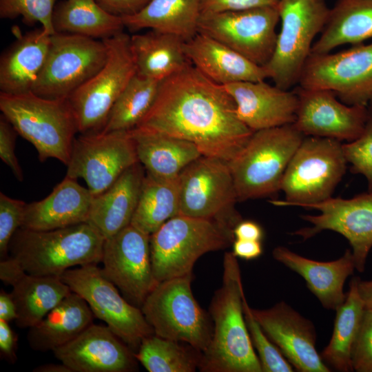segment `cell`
I'll use <instances>...</instances> for the list:
<instances>
[{
	"mask_svg": "<svg viewBox=\"0 0 372 372\" xmlns=\"http://www.w3.org/2000/svg\"><path fill=\"white\" fill-rule=\"evenodd\" d=\"M136 127L188 141L203 156L227 162L254 133L238 118L225 87L190 62L161 81L152 107Z\"/></svg>",
	"mask_w": 372,
	"mask_h": 372,
	"instance_id": "1",
	"label": "cell"
},
{
	"mask_svg": "<svg viewBox=\"0 0 372 372\" xmlns=\"http://www.w3.org/2000/svg\"><path fill=\"white\" fill-rule=\"evenodd\" d=\"M236 258L232 251L224 256L222 285L209 307L214 327L211 341L200 358L201 371L262 372L245 320V293Z\"/></svg>",
	"mask_w": 372,
	"mask_h": 372,
	"instance_id": "2",
	"label": "cell"
},
{
	"mask_svg": "<svg viewBox=\"0 0 372 372\" xmlns=\"http://www.w3.org/2000/svg\"><path fill=\"white\" fill-rule=\"evenodd\" d=\"M104 241L89 223L46 231L20 227L8 253L28 274L61 277L73 267L101 262Z\"/></svg>",
	"mask_w": 372,
	"mask_h": 372,
	"instance_id": "3",
	"label": "cell"
},
{
	"mask_svg": "<svg viewBox=\"0 0 372 372\" xmlns=\"http://www.w3.org/2000/svg\"><path fill=\"white\" fill-rule=\"evenodd\" d=\"M1 114L23 138L33 145L39 158L69 163L75 135L76 116L68 99H50L32 92L0 93Z\"/></svg>",
	"mask_w": 372,
	"mask_h": 372,
	"instance_id": "4",
	"label": "cell"
},
{
	"mask_svg": "<svg viewBox=\"0 0 372 372\" xmlns=\"http://www.w3.org/2000/svg\"><path fill=\"white\" fill-rule=\"evenodd\" d=\"M235 240L234 228L222 222L177 215L150 235V256L158 282L192 273L203 254L223 249Z\"/></svg>",
	"mask_w": 372,
	"mask_h": 372,
	"instance_id": "5",
	"label": "cell"
},
{
	"mask_svg": "<svg viewBox=\"0 0 372 372\" xmlns=\"http://www.w3.org/2000/svg\"><path fill=\"white\" fill-rule=\"evenodd\" d=\"M304 137L293 123L254 132L241 152L227 162L238 200L280 191L284 173Z\"/></svg>",
	"mask_w": 372,
	"mask_h": 372,
	"instance_id": "6",
	"label": "cell"
},
{
	"mask_svg": "<svg viewBox=\"0 0 372 372\" xmlns=\"http://www.w3.org/2000/svg\"><path fill=\"white\" fill-rule=\"evenodd\" d=\"M341 141L305 136L292 156L282 179L285 199L273 200L276 206L315 204L331 197L347 169Z\"/></svg>",
	"mask_w": 372,
	"mask_h": 372,
	"instance_id": "7",
	"label": "cell"
},
{
	"mask_svg": "<svg viewBox=\"0 0 372 372\" xmlns=\"http://www.w3.org/2000/svg\"><path fill=\"white\" fill-rule=\"evenodd\" d=\"M281 28L273 53L263 67L275 85L289 90L299 81L311 54L313 39L329 14L324 0H280Z\"/></svg>",
	"mask_w": 372,
	"mask_h": 372,
	"instance_id": "8",
	"label": "cell"
},
{
	"mask_svg": "<svg viewBox=\"0 0 372 372\" xmlns=\"http://www.w3.org/2000/svg\"><path fill=\"white\" fill-rule=\"evenodd\" d=\"M192 273L158 283L141 309L156 335L188 344L199 352L209 345V318L193 295Z\"/></svg>",
	"mask_w": 372,
	"mask_h": 372,
	"instance_id": "9",
	"label": "cell"
},
{
	"mask_svg": "<svg viewBox=\"0 0 372 372\" xmlns=\"http://www.w3.org/2000/svg\"><path fill=\"white\" fill-rule=\"evenodd\" d=\"M103 41L105 64L68 99L80 134L103 130L114 103L136 74L129 34L122 32Z\"/></svg>",
	"mask_w": 372,
	"mask_h": 372,
	"instance_id": "10",
	"label": "cell"
},
{
	"mask_svg": "<svg viewBox=\"0 0 372 372\" xmlns=\"http://www.w3.org/2000/svg\"><path fill=\"white\" fill-rule=\"evenodd\" d=\"M107 57L103 40L55 32L32 92L46 99H68L103 66Z\"/></svg>",
	"mask_w": 372,
	"mask_h": 372,
	"instance_id": "11",
	"label": "cell"
},
{
	"mask_svg": "<svg viewBox=\"0 0 372 372\" xmlns=\"http://www.w3.org/2000/svg\"><path fill=\"white\" fill-rule=\"evenodd\" d=\"M179 214L216 220L234 229L242 220L235 209L238 200L228 163L201 156L178 176Z\"/></svg>",
	"mask_w": 372,
	"mask_h": 372,
	"instance_id": "12",
	"label": "cell"
},
{
	"mask_svg": "<svg viewBox=\"0 0 372 372\" xmlns=\"http://www.w3.org/2000/svg\"><path fill=\"white\" fill-rule=\"evenodd\" d=\"M61 278L85 300L94 317L103 321L134 353L144 338L154 333L141 308L123 297L97 265L71 268Z\"/></svg>",
	"mask_w": 372,
	"mask_h": 372,
	"instance_id": "13",
	"label": "cell"
},
{
	"mask_svg": "<svg viewBox=\"0 0 372 372\" xmlns=\"http://www.w3.org/2000/svg\"><path fill=\"white\" fill-rule=\"evenodd\" d=\"M298 84L330 90L349 105H367L372 97V43L335 53L311 54Z\"/></svg>",
	"mask_w": 372,
	"mask_h": 372,
	"instance_id": "14",
	"label": "cell"
},
{
	"mask_svg": "<svg viewBox=\"0 0 372 372\" xmlns=\"http://www.w3.org/2000/svg\"><path fill=\"white\" fill-rule=\"evenodd\" d=\"M138 162L130 130L80 134L73 142L66 176L83 178L96 196Z\"/></svg>",
	"mask_w": 372,
	"mask_h": 372,
	"instance_id": "15",
	"label": "cell"
},
{
	"mask_svg": "<svg viewBox=\"0 0 372 372\" xmlns=\"http://www.w3.org/2000/svg\"><path fill=\"white\" fill-rule=\"evenodd\" d=\"M279 19L278 6L203 14L198 32L215 39L255 64L264 66L275 49Z\"/></svg>",
	"mask_w": 372,
	"mask_h": 372,
	"instance_id": "16",
	"label": "cell"
},
{
	"mask_svg": "<svg viewBox=\"0 0 372 372\" xmlns=\"http://www.w3.org/2000/svg\"><path fill=\"white\" fill-rule=\"evenodd\" d=\"M101 271L131 304L141 308L158 285L150 256V236L132 225L105 239Z\"/></svg>",
	"mask_w": 372,
	"mask_h": 372,
	"instance_id": "17",
	"label": "cell"
},
{
	"mask_svg": "<svg viewBox=\"0 0 372 372\" xmlns=\"http://www.w3.org/2000/svg\"><path fill=\"white\" fill-rule=\"evenodd\" d=\"M302 207L316 209L320 214L302 216L301 218L311 226L292 234L301 236L304 240L324 230L341 234L351 247L355 269L363 272L372 248V191L349 199L331 197Z\"/></svg>",
	"mask_w": 372,
	"mask_h": 372,
	"instance_id": "18",
	"label": "cell"
},
{
	"mask_svg": "<svg viewBox=\"0 0 372 372\" xmlns=\"http://www.w3.org/2000/svg\"><path fill=\"white\" fill-rule=\"evenodd\" d=\"M298 105L293 125L305 136L353 141L362 133L367 105H349L328 90L298 86Z\"/></svg>",
	"mask_w": 372,
	"mask_h": 372,
	"instance_id": "19",
	"label": "cell"
},
{
	"mask_svg": "<svg viewBox=\"0 0 372 372\" xmlns=\"http://www.w3.org/2000/svg\"><path fill=\"white\" fill-rule=\"evenodd\" d=\"M251 313L286 359L300 372H329L316 349L313 324L289 304L280 302L267 309Z\"/></svg>",
	"mask_w": 372,
	"mask_h": 372,
	"instance_id": "20",
	"label": "cell"
},
{
	"mask_svg": "<svg viewBox=\"0 0 372 372\" xmlns=\"http://www.w3.org/2000/svg\"><path fill=\"white\" fill-rule=\"evenodd\" d=\"M52 353L72 372H129L137 369L134 352L107 325L92 323Z\"/></svg>",
	"mask_w": 372,
	"mask_h": 372,
	"instance_id": "21",
	"label": "cell"
},
{
	"mask_svg": "<svg viewBox=\"0 0 372 372\" xmlns=\"http://www.w3.org/2000/svg\"><path fill=\"white\" fill-rule=\"evenodd\" d=\"M223 86L236 103L238 118L252 131L295 122L298 105L295 90L272 86L265 81H241Z\"/></svg>",
	"mask_w": 372,
	"mask_h": 372,
	"instance_id": "22",
	"label": "cell"
},
{
	"mask_svg": "<svg viewBox=\"0 0 372 372\" xmlns=\"http://www.w3.org/2000/svg\"><path fill=\"white\" fill-rule=\"evenodd\" d=\"M93 194L68 176L39 201L26 203L21 227L46 231L87 223Z\"/></svg>",
	"mask_w": 372,
	"mask_h": 372,
	"instance_id": "23",
	"label": "cell"
},
{
	"mask_svg": "<svg viewBox=\"0 0 372 372\" xmlns=\"http://www.w3.org/2000/svg\"><path fill=\"white\" fill-rule=\"evenodd\" d=\"M272 255L276 260L304 278L308 289L324 308L336 311L345 301L344 285L355 269L351 249H347L342 257L329 262L311 260L282 246L274 248Z\"/></svg>",
	"mask_w": 372,
	"mask_h": 372,
	"instance_id": "24",
	"label": "cell"
},
{
	"mask_svg": "<svg viewBox=\"0 0 372 372\" xmlns=\"http://www.w3.org/2000/svg\"><path fill=\"white\" fill-rule=\"evenodd\" d=\"M185 52L189 62L205 76L222 85L241 81H260L268 78L267 70L221 42L197 33L185 41Z\"/></svg>",
	"mask_w": 372,
	"mask_h": 372,
	"instance_id": "25",
	"label": "cell"
},
{
	"mask_svg": "<svg viewBox=\"0 0 372 372\" xmlns=\"http://www.w3.org/2000/svg\"><path fill=\"white\" fill-rule=\"evenodd\" d=\"M145 175L144 167L138 162L107 189L93 196L87 223L105 239L131 225Z\"/></svg>",
	"mask_w": 372,
	"mask_h": 372,
	"instance_id": "26",
	"label": "cell"
},
{
	"mask_svg": "<svg viewBox=\"0 0 372 372\" xmlns=\"http://www.w3.org/2000/svg\"><path fill=\"white\" fill-rule=\"evenodd\" d=\"M51 34L41 27L19 34L0 59V93L32 92L44 65Z\"/></svg>",
	"mask_w": 372,
	"mask_h": 372,
	"instance_id": "27",
	"label": "cell"
},
{
	"mask_svg": "<svg viewBox=\"0 0 372 372\" xmlns=\"http://www.w3.org/2000/svg\"><path fill=\"white\" fill-rule=\"evenodd\" d=\"M130 132L139 162L147 173L157 177H178L203 156L196 145L186 140L139 127Z\"/></svg>",
	"mask_w": 372,
	"mask_h": 372,
	"instance_id": "28",
	"label": "cell"
},
{
	"mask_svg": "<svg viewBox=\"0 0 372 372\" xmlns=\"http://www.w3.org/2000/svg\"><path fill=\"white\" fill-rule=\"evenodd\" d=\"M94 316L85 300L72 291L38 324L29 328L30 347L45 352L70 342L93 323Z\"/></svg>",
	"mask_w": 372,
	"mask_h": 372,
	"instance_id": "29",
	"label": "cell"
},
{
	"mask_svg": "<svg viewBox=\"0 0 372 372\" xmlns=\"http://www.w3.org/2000/svg\"><path fill=\"white\" fill-rule=\"evenodd\" d=\"M185 41L176 34L154 30L130 36L136 74L161 81L183 69L189 63Z\"/></svg>",
	"mask_w": 372,
	"mask_h": 372,
	"instance_id": "30",
	"label": "cell"
},
{
	"mask_svg": "<svg viewBox=\"0 0 372 372\" xmlns=\"http://www.w3.org/2000/svg\"><path fill=\"white\" fill-rule=\"evenodd\" d=\"M371 38L372 0H338L311 54L329 53L340 45H358Z\"/></svg>",
	"mask_w": 372,
	"mask_h": 372,
	"instance_id": "31",
	"label": "cell"
},
{
	"mask_svg": "<svg viewBox=\"0 0 372 372\" xmlns=\"http://www.w3.org/2000/svg\"><path fill=\"white\" fill-rule=\"evenodd\" d=\"M203 0H151L138 13L123 17L131 32L149 29L176 34L185 41L198 33Z\"/></svg>",
	"mask_w": 372,
	"mask_h": 372,
	"instance_id": "32",
	"label": "cell"
},
{
	"mask_svg": "<svg viewBox=\"0 0 372 372\" xmlns=\"http://www.w3.org/2000/svg\"><path fill=\"white\" fill-rule=\"evenodd\" d=\"M17 307L16 324L30 328L38 324L71 292L59 276H34L23 273L11 285Z\"/></svg>",
	"mask_w": 372,
	"mask_h": 372,
	"instance_id": "33",
	"label": "cell"
},
{
	"mask_svg": "<svg viewBox=\"0 0 372 372\" xmlns=\"http://www.w3.org/2000/svg\"><path fill=\"white\" fill-rule=\"evenodd\" d=\"M52 24L55 32L105 39L125 28L122 18L109 13L96 0H63L56 4Z\"/></svg>",
	"mask_w": 372,
	"mask_h": 372,
	"instance_id": "34",
	"label": "cell"
},
{
	"mask_svg": "<svg viewBox=\"0 0 372 372\" xmlns=\"http://www.w3.org/2000/svg\"><path fill=\"white\" fill-rule=\"evenodd\" d=\"M178 214V176L161 178L145 172L131 225L150 236Z\"/></svg>",
	"mask_w": 372,
	"mask_h": 372,
	"instance_id": "35",
	"label": "cell"
},
{
	"mask_svg": "<svg viewBox=\"0 0 372 372\" xmlns=\"http://www.w3.org/2000/svg\"><path fill=\"white\" fill-rule=\"evenodd\" d=\"M365 308L355 277L350 282L345 301L336 309L331 340L320 354L328 366L341 372L353 371L351 350Z\"/></svg>",
	"mask_w": 372,
	"mask_h": 372,
	"instance_id": "36",
	"label": "cell"
},
{
	"mask_svg": "<svg viewBox=\"0 0 372 372\" xmlns=\"http://www.w3.org/2000/svg\"><path fill=\"white\" fill-rule=\"evenodd\" d=\"M161 82L136 74L116 99L101 132L136 127L152 107Z\"/></svg>",
	"mask_w": 372,
	"mask_h": 372,
	"instance_id": "37",
	"label": "cell"
},
{
	"mask_svg": "<svg viewBox=\"0 0 372 372\" xmlns=\"http://www.w3.org/2000/svg\"><path fill=\"white\" fill-rule=\"evenodd\" d=\"M134 356L149 372H193L200 358L179 342L154 333L142 340Z\"/></svg>",
	"mask_w": 372,
	"mask_h": 372,
	"instance_id": "38",
	"label": "cell"
},
{
	"mask_svg": "<svg viewBox=\"0 0 372 372\" xmlns=\"http://www.w3.org/2000/svg\"><path fill=\"white\" fill-rule=\"evenodd\" d=\"M243 312L254 348L258 353L262 372H292L289 362L272 342L254 317L245 296L242 300Z\"/></svg>",
	"mask_w": 372,
	"mask_h": 372,
	"instance_id": "39",
	"label": "cell"
},
{
	"mask_svg": "<svg viewBox=\"0 0 372 372\" xmlns=\"http://www.w3.org/2000/svg\"><path fill=\"white\" fill-rule=\"evenodd\" d=\"M56 0H0V17L14 19L21 16L24 23H39L50 34L55 33L52 15Z\"/></svg>",
	"mask_w": 372,
	"mask_h": 372,
	"instance_id": "40",
	"label": "cell"
},
{
	"mask_svg": "<svg viewBox=\"0 0 372 372\" xmlns=\"http://www.w3.org/2000/svg\"><path fill=\"white\" fill-rule=\"evenodd\" d=\"M344 155L350 163L351 172L363 175L369 191H372V107H369L365 127L360 136L353 141L342 144Z\"/></svg>",
	"mask_w": 372,
	"mask_h": 372,
	"instance_id": "41",
	"label": "cell"
},
{
	"mask_svg": "<svg viewBox=\"0 0 372 372\" xmlns=\"http://www.w3.org/2000/svg\"><path fill=\"white\" fill-rule=\"evenodd\" d=\"M26 203L0 193V256H9V245L18 229L21 227Z\"/></svg>",
	"mask_w": 372,
	"mask_h": 372,
	"instance_id": "42",
	"label": "cell"
},
{
	"mask_svg": "<svg viewBox=\"0 0 372 372\" xmlns=\"http://www.w3.org/2000/svg\"><path fill=\"white\" fill-rule=\"evenodd\" d=\"M353 369L372 372V309L365 308L351 350Z\"/></svg>",
	"mask_w": 372,
	"mask_h": 372,
	"instance_id": "43",
	"label": "cell"
},
{
	"mask_svg": "<svg viewBox=\"0 0 372 372\" xmlns=\"http://www.w3.org/2000/svg\"><path fill=\"white\" fill-rule=\"evenodd\" d=\"M18 134L12 125L2 114L0 117V158L11 169L18 180L23 179L21 167L15 155V140Z\"/></svg>",
	"mask_w": 372,
	"mask_h": 372,
	"instance_id": "44",
	"label": "cell"
},
{
	"mask_svg": "<svg viewBox=\"0 0 372 372\" xmlns=\"http://www.w3.org/2000/svg\"><path fill=\"white\" fill-rule=\"evenodd\" d=\"M280 0H203L201 14L278 6Z\"/></svg>",
	"mask_w": 372,
	"mask_h": 372,
	"instance_id": "45",
	"label": "cell"
},
{
	"mask_svg": "<svg viewBox=\"0 0 372 372\" xmlns=\"http://www.w3.org/2000/svg\"><path fill=\"white\" fill-rule=\"evenodd\" d=\"M109 13L118 17L135 14L143 10L151 0H96Z\"/></svg>",
	"mask_w": 372,
	"mask_h": 372,
	"instance_id": "46",
	"label": "cell"
},
{
	"mask_svg": "<svg viewBox=\"0 0 372 372\" xmlns=\"http://www.w3.org/2000/svg\"><path fill=\"white\" fill-rule=\"evenodd\" d=\"M17 336L9 322L0 319V352L8 362L14 364L17 360Z\"/></svg>",
	"mask_w": 372,
	"mask_h": 372,
	"instance_id": "47",
	"label": "cell"
},
{
	"mask_svg": "<svg viewBox=\"0 0 372 372\" xmlns=\"http://www.w3.org/2000/svg\"><path fill=\"white\" fill-rule=\"evenodd\" d=\"M233 254L245 260L258 258L262 253L260 241L235 239L233 244Z\"/></svg>",
	"mask_w": 372,
	"mask_h": 372,
	"instance_id": "48",
	"label": "cell"
},
{
	"mask_svg": "<svg viewBox=\"0 0 372 372\" xmlns=\"http://www.w3.org/2000/svg\"><path fill=\"white\" fill-rule=\"evenodd\" d=\"M235 239L260 241L263 230L260 225L252 220H241L234 229Z\"/></svg>",
	"mask_w": 372,
	"mask_h": 372,
	"instance_id": "49",
	"label": "cell"
},
{
	"mask_svg": "<svg viewBox=\"0 0 372 372\" xmlns=\"http://www.w3.org/2000/svg\"><path fill=\"white\" fill-rule=\"evenodd\" d=\"M25 272L20 264L10 256L1 260L0 279L2 282L11 285Z\"/></svg>",
	"mask_w": 372,
	"mask_h": 372,
	"instance_id": "50",
	"label": "cell"
},
{
	"mask_svg": "<svg viewBox=\"0 0 372 372\" xmlns=\"http://www.w3.org/2000/svg\"><path fill=\"white\" fill-rule=\"evenodd\" d=\"M17 317V307L10 293L3 289L0 292V319L10 322Z\"/></svg>",
	"mask_w": 372,
	"mask_h": 372,
	"instance_id": "51",
	"label": "cell"
},
{
	"mask_svg": "<svg viewBox=\"0 0 372 372\" xmlns=\"http://www.w3.org/2000/svg\"><path fill=\"white\" fill-rule=\"evenodd\" d=\"M358 293L366 308L372 309V279L362 280L356 277Z\"/></svg>",
	"mask_w": 372,
	"mask_h": 372,
	"instance_id": "52",
	"label": "cell"
},
{
	"mask_svg": "<svg viewBox=\"0 0 372 372\" xmlns=\"http://www.w3.org/2000/svg\"><path fill=\"white\" fill-rule=\"evenodd\" d=\"M34 372H72L71 369L65 364H45L34 368Z\"/></svg>",
	"mask_w": 372,
	"mask_h": 372,
	"instance_id": "53",
	"label": "cell"
},
{
	"mask_svg": "<svg viewBox=\"0 0 372 372\" xmlns=\"http://www.w3.org/2000/svg\"><path fill=\"white\" fill-rule=\"evenodd\" d=\"M369 105H370L369 106L372 107V97L370 100Z\"/></svg>",
	"mask_w": 372,
	"mask_h": 372,
	"instance_id": "54",
	"label": "cell"
}]
</instances>
